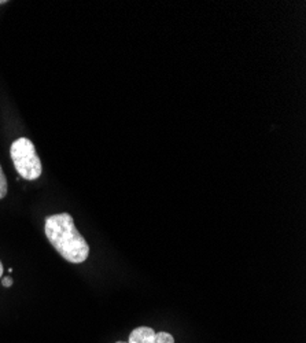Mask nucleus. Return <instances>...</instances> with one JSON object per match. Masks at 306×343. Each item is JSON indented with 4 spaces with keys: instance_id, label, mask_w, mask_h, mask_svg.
Returning <instances> with one entry per match:
<instances>
[{
    "instance_id": "obj_9",
    "label": "nucleus",
    "mask_w": 306,
    "mask_h": 343,
    "mask_svg": "<svg viewBox=\"0 0 306 343\" xmlns=\"http://www.w3.org/2000/svg\"><path fill=\"white\" fill-rule=\"evenodd\" d=\"M116 343H128V342H123V341H118V342H116Z\"/></svg>"
},
{
    "instance_id": "obj_2",
    "label": "nucleus",
    "mask_w": 306,
    "mask_h": 343,
    "mask_svg": "<svg viewBox=\"0 0 306 343\" xmlns=\"http://www.w3.org/2000/svg\"><path fill=\"white\" fill-rule=\"evenodd\" d=\"M12 164L15 171L23 180H37L41 176L43 166L39 155L36 153L33 142L28 138H18L10 147Z\"/></svg>"
},
{
    "instance_id": "obj_1",
    "label": "nucleus",
    "mask_w": 306,
    "mask_h": 343,
    "mask_svg": "<svg viewBox=\"0 0 306 343\" xmlns=\"http://www.w3.org/2000/svg\"><path fill=\"white\" fill-rule=\"evenodd\" d=\"M44 232L51 246L72 264H81L88 258L89 244L74 225L69 213H59L45 217Z\"/></svg>"
},
{
    "instance_id": "obj_3",
    "label": "nucleus",
    "mask_w": 306,
    "mask_h": 343,
    "mask_svg": "<svg viewBox=\"0 0 306 343\" xmlns=\"http://www.w3.org/2000/svg\"><path fill=\"white\" fill-rule=\"evenodd\" d=\"M155 331L150 327H138L129 335L128 343H154Z\"/></svg>"
},
{
    "instance_id": "obj_4",
    "label": "nucleus",
    "mask_w": 306,
    "mask_h": 343,
    "mask_svg": "<svg viewBox=\"0 0 306 343\" xmlns=\"http://www.w3.org/2000/svg\"><path fill=\"white\" fill-rule=\"evenodd\" d=\"M7 191H8V185H7L6 174L1 169V165H0V199H3L6 196Z\"/></svg>"
},
{
    "instance_id": "obj_7",
    "label": "nucleus",
    "mask_w": 306,
    "mask_h": 343,
    "mask_svg": "<svg viewBox=\"0 0 306 343\" xmlns=\"http://www.w3.org/2000/svg\"><path fill=\"white\" fill-rule=\"evenodd\" d=\"M3 277V265H1V261H0V279Z\"/></svg>"
},
{
    "instance_id": "obj_5",
    "label": "nucleus",
    "mask_w": 306,
    "mask_h": 343,
    "mask_svg": "<svg viewBox=\"0 0 306 343\" xmlns=\"http://www.w3.org/2000/svg\"><path fill=\"white\" fill-rule=\"evenodd\" d=\"M154 343H174V338L167 332H158L154 338Z\"/></svg>"
},
{
    "instance_id": "obj_8",
    "label": "nucleus",
    "mask_w": 306,
    "mask_h": 343,
    "mask_svg": "<svg viewBox=\"0 0 306 343\" xmlns=\"http://www.w3.org/2000/svg\"><path fill=\"white\" fill-rule=\"evenodd\" d=\"M7 0H0V4H6Z\"/></svg>"
},
{
    "instance_id": "obj_6",
    "label": "nucleus",
    "mask_w": 306,
    "mask_h": 343,
    "mask_svg": "<svg viewBox=\"0 0 306 343\" xmlns=\"http://www.w3.org/2000/svg\"><path fill=\"white\" fill-rule=\"evenodd\" d=\"M12 283H14V282H12L11 277H8V276L1 277V284H3V287H6V288L11 287Z\"/></svg>"
}]
</instances>
